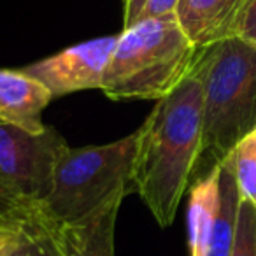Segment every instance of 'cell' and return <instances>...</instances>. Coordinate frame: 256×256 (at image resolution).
Returning a JSON list of instances; mask_svg holds the SVG:
<instances>
[{
  "instance_id": "cell-1",
  "label": "cell",
  "mask_w": 256,
  "mask_h": 256,
  "mask_svg": "<svg viewBox=\"0 0 256 256\" xmlns=\"http://www.w3.org/2000/svg\"><path fill=\"white\" fill-rule=\"evenodd\" d=\"M204 98L195 70L167 96L156 100L136 130L134 190L154 220L170 226L202 156Z\"/></svg>"
},
{
  "instance_id": "cell-2",
  "label": "cell",
  "mask_w": 256,
  "mask_h": 256,
  "mask_svg": "<svg viewBox=\"0 0 256 256\" xmlns=\"http://www.w3.org/2000/svg\"><path fill=\"white\" fill-rule=\"evenodd\" d=\"M198 51L176 16L139 20L118 36L100 90L112 100H160L188 78Z\"/></svg>"
},
{
  "instance_id": "cell-3",
  "label": "cell",
  "mask_w": 256,
  "mask_h": 256,
  "mask_svg": "<svg viewBox=\"0 0 256 256\" xmlns=\"http://www.w3.org/2000/svg\"><path fill=\"white\" fill-rule=\"evenodd\" d=\"M193 70L202 82V154L216 165L256 126V44L232 37L200 48Z\"/></svg>"
},
{
  "instance_id": "cell-4",
  "label": "cell",
  "mask_w": 256,
  "mask_h": 256,
  "mask_svg": "<svg viewBox=\"0 0 256 256\" xmlns=\"http://www.w3.org/2000/svg\"><path fill=\"white\" fill-rule=\"evenodd\" d=\"M136 132L102 146L65 148L53 190L39 209L48 223H79L134 193Z\"/></svg>"
},
{
  "instance_id": "cell-5",
  "label": "cell",
  "mask_w": 256,
  "mask_h": 256,
  "mask_svg": "<svg viewBox=\"0 0 256 256\" xmlns=\"http://www.w3.org/2000/svg\"><path fill=\"white\" fill-rule=\"evenodd\" d=\"M65 148L67 142L53 126L30 134L0 123V218L25 221L39 212L53 190Z\"/></svg>"
},
{
  "instance_id": "cell-6",
  "label": "cell",
  "mask_w": 256,
  "mask_h": 256,
  "mask_svg": "<svg viewBox=\"0 0 256 256\" xmlns=\"http://www.w3.org/2000/svg\"><path fill=\"white\" fill-rule=\"evenodd\" d=\"M116 40L118 36L86 40L26 65L22 70L46 86L53 98L82 90L102 88L104 72Z\"/></svg>"
},
{
  "instance_id": "cell-7",
  "label": "cell",
  "mask_w": 256,
  "mask_h": 256,
  "mask_svg": "<svg viewBox=\"0 0 256 256\" xmlns=\"http://www.w3.org/2000/svg\"><path fill=\"white\" fill-rule=\"evenodd\" d=\"M251 0H179L176 20L196 48L238 36Z\"/></svg>"
},
{
  "instance_id": "cell-8",
  "label": "cell",
  "mask_w": 256,
  "mask_h": 256,
  "mask_svg": "<svg viewBox=\"0 0 256 256\" xmlns=\"http://www.w3.org/2000/svg\"><path fill=\"white\" fill-rule=\"evenodd\" d=\"M53 95L23 70L0 68V123L20 126L30 134L46 130L42 112Z\"/></svg>"
},
{
  "instance_id": "cell-9",
  "label": "cell",
  "mask_w": 256,
  "mask_h": 256,
  "mask_svg": "<svg viewBox=\"0 0 256 256\" xmlns=\"http://www.w3.org/2000/svg\"><path fill=\"white\" fill-rule=\"evenodd\" d=\"M121 202L112 204L96 216L79 223H48L46 226L60 256H114V230Z\"/></svg>"
},
{
  "instance_id": "cell-10",
  "label": "cell",
  "mask_w": 256,
  "mask_h": 256,
  "mask_svg": "<svg viewBox=\"0 0 256 256\" xmlns=\"http://www.w3.org/2000/svg\"><path fill=\"white\" fill-rule=\"evenodd\" d=\"M220 164L212 165L193 184L188 202V240L192 256H207L218 207H220Z\"/></svg>"
},
{
  "instance_id": "cell-11",
  "label": "cell",
  "mask_w": 256,
  "mask_h": 256,
  "mask_svg": "<svg viewBox=\"0 0 256 256\" xmlns=\"http://www.w3.org/2000/svg\"><path fill=\"white\" fill-rule=\"evenodd\" d=\"M220 207H218L207 256H230L237 230L238 206L242 198L230 165L226 162H220Z\"/></svg>"
},
{
  "instance_id": "cell-12",
  "label": "cell",
  "mask_w": 256,
  "mask_h": 256,
  "mask_svg": "<svg viewBox=\"0 0 256 256\" xmlns=\"http://www.w3.org/2000/svg\"><path fill=\"white\" fill-rule=\"evenodd\" d=\"M221 162H226L234 170L242 198H248L256 206V126L246 134Z\"/></svg>"
},
{
  "instance_id": "cell-13",
  "label": "cell",
  "mask_w": 256,
  "mask_h": 256,
  "mask_svg": "<svg viewBox=\"0 0 256 256\" xmlns=\"http://www.w3.org/2000/svg\"><path fill=\"white\" fill-rule=\"evenodd\" d=\"M23 235L6 251L0 252V256H60L46 226L37 218V212L23 221Z\"/></svg>"
},
{
  "instance_id": "cell-14",
  "label": "cell",
  "mask_w": 256,
  "mask_h": 256,
  "mask_svg": "<svg viewBox=\"0 0 256 256\" xmlns=\"http://www.w3.org/2000/svg\"><path fill=\"white\" fill-rule=\"evenodd\" d=\"M230 256H256V206L248 198H240Z\"/></svg>"
},
{
  "instance_id": "cell-15",
  "label": "cell",
  "mask_w": 256,
  "mask_h": 256,
  "mask_svg": "<svg viewBox=\"0 0 256 256\" xmlns=\"http://www.w3.org/2000/svg\"><path fill=\"white\" fill-rule=\"evenodd\" d=\"M25 232L23 221H12L0 218V252L12 246Z\"/></svg>"
},
{
  "instance_id": "cell-16",
  "label": "cell",
  "mask_w": 256,
  "mask_h": 256,
  "mask_svg": "<svg viewBox=\"0 0 256 256\" xmlns=\"http://www.w3.org/2000/svg\"><path fill=\"white\" fill-rule=\"evenodd\" d=\"M179 0H148L146 8L139 20L144 18H164V16H174Z\"/></svg>"
},
{
  "instance_id": "cell-17",
  "label": "cell",
  "mask_w": 256,
  "mask_h": 256,
  "mask_svg": "<svg viewBox=\"0 0 256 256\" xmlns=\"http://www.w3.org/2000/svg\"><path fill=\"white\" fill-rule=\"evenodd\" d=\"M237 37H240V39L248 40L251 44H256V0L249 2Z\"/></svg>"
},
{
  "instance_id": "cell-18",
  "label": "cell",
  "mask_w": 256,
  "mask_h": 256,
  "mask_svg": "<svg viewBox=\"0 0 256 256\" xmlns=\"http://www.w3.org/2000/svg\"><path fill=\"white\" fill-rule=\"evenodd\" d=\"M148 0H123V28L132 26L139 22Z\"/></svg>"
}]
</instances>
